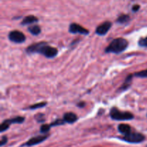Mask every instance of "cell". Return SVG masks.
<instances>
[{"mask_svg":"<svg viewBox=\"0 0 147 147\" xmlns=\"http://www.w3.org/2000/svg\"><path fill=\"white\" fill-rule=\"evenodd\" d=\"M37 22H38V19L37 17L33 15H29L23 19L21 24L22 25H28V24H31L32 23Z\"/></svg>","mask_w":147,"mask_h":147,"instance_id":"8fae6325","label":"cell"},{"mask_svg":"<svg viewBox=\"0 0 147 147\" xmlns=\"http://www.w3.org/2000/svg\"><path fill=\"white\" fill-rule=\"evenodd\" d=\"M47 137H48L47 135H45V136H34V137L30 139V140L25 144H24V146H34V145H37L38 144H40L42 142H44Z\"/></svg>","mask_w":147,"mask_h":147,"instance_id":"ba28073f","label":"cell"},{"mask_svg":"<svg viewBox=\"0 0 147 147\" xmlns=\"http://www.w3.org/2000/svg\"><path fill=\"white\" fill-rule=\"evenodd\" d=\"M9 39L12 42L20 44V43H23L25 42L26 37L22 32L18 31V30H14V31L9 32Z\"/></svg>","mask_w":147,"mask_h":147,"instance_id":"5b68a950","label":"cell"},{"mask_svg":"<svg viewBox=\"0 0 147 147\" xmlns=\"http://www.w3.org/2000/svg\"><path fill=\"white\" fill-rule=\"evenodd\" d=\"M85 106H86V103L83 101L79 102V103L77 104V106L79 108H83V107H85Z\"/></svg>","mask_w":147,"mask_h":147,"instance_id":"d4e9b609","label":"cell"},{"mask_svg":"<svg viewBox=\"0 0 147 147\" xmlns=\"http://www.w3.org/2000/svg\"><path fill=\"white\" fill-rule=\"evenodd\" d=\"M65 123V121L63 119H57V120L55 121L54 122L50 123V126H60V125H63Z\"/></svg>","mask_w":147,"mask_h":147,"instance_id":"d6986e66","label":"cell"},{"mask_svg":"<svg viewBox=\"0 0 147 147\" xmlns=\"http://www.w3.org/2000/svg\"><path fill=\"white\" fill-rule=\"evenodd\" d=\"M35 119H36V120H37L38 122H40H40H43L45 121L44 115L42 114V113L37 115V116H35Z\"/></svg>","mask_w":147,"mask_h":147,"instance_id":"7402d4cb","label":"cell"},{"mask_svg":"<svg viewBox=\"0 0 147 147\" xmlns=\"http://www.w3.org/2000/svg\"><path fill=\"white\" fill-rule=\"evenodd\" d=\"M63 120L65 121V123H73L75 122H76L78 121V116L76 113H65L64 116H63Z\"/></svg>","mask_w":147,"mask_h":147,"instance_id":"9c48e42d","label":"cell"},{"mask_svg":"<svg viewBox=\"0 0 147 147\" xmlns=\"http://www.w3.org/2000/svg\"><path fill=\"white\" fill-rule=\"evenodd\" d=\"M139 8H140V6L138 5V4H136V5H134L133 7H132V11H134V12H136V11H139Z\"/></svg>","mask_w":147,"mask_h":147,"instance_id":"cb8c5ba5","label":"cell"},{"mask_svg":"<svg viewBox=\"0 0 147 147\" xmlns=\"http://www.w3.org/2000/svg\"><path fill=\"white\" fill-rule=\"evenodd\" d=\"M46 105H47V103H46V102H42V103H36V104L32 105V106H29L28 109H30V110H34V109H40V108L44 107Z\"/></svg>","mask_w":147,"mask_h":147,"instance_id":"2e32d148","label":"cell"},{"mask_svg":"<svg viewBox=\"0 0 147 147\" xmlns=\"http://www.w3.org/2000/svg\"><path fill=\"white\" fill-rule=\"evenodd\" d=\"M139 45L141 47H147V37L141 38L139 41Z\"/></svg>","mask_w":147,"mask_h":147,"instance_id":"44dd1931","label":"cell"},{"mask_svg":"<svg viewBox=\"0 0 147 147\" xmlns=\"http://www.w3.org/2000/svg\"><path fill=\"white\" fill-rule=\"evenodd\" d=\"M69 32L72 34H80L83 35H88L89 34V31L81 25L76 23H72L69 27Z\"/></svg>","mask_w":147,"mask_h":147,"instance_id":"8992f818","label":"cell"},{"mask_svg":"<svg viewBox=\"0 0 147 147\" xmlns=\"http://www.w3.org/2000/svg\"><path fill=\"white\" fill-rule=\"evenodd\" d=\"M26 52L28 54L40 53V54L43 55L47 58H53L58 53V51L55 47L48 45L47 43L44 42L32 44L30 47H27Z\"/></svg>","mask_w":147,"mask_h":147,"instance_id":"6da1fadb","label":"cell"},{"mask_svg":"<svg viewBox=\"0 0 147 147\" xmlns=\"http://www.w3.org/2000/svg\"><path fill=\"white\" fill-rule=\"evenodd\" d=\"M129 42L124 38L114 39L105 50L106 53H115L120 54L123 53L128 47Z\"/></svg>","mask_w":147,"mask_h":147,"instance_id":"7a4b0ae2","label":"cell"},{"mask_svg":"<svg viewBox=\"0 0 147 147\" xmlns=\"http://www.w3.org/2000/svg\"><path fill=\"white\" fill-rule=\"evenodd\" d=\"M110 116L113 120L116 121H129L134 118L133 113L127 111H121L116 107H113L111 109Z\"/></svg>","mask_w":147,"mask_h":147,"instance_id":"3957f363","label":"cell"},{"mask_svg":"<svg viewBox=\"0 0 147 147\" xmlns=\"http://www.w3.org/2000/svg\"><path fill=\"white\" fill-rule=\"evenodd\" d=\"M132 78H133V75H129V76L126 77V80H125L124 83H123L121 87L119 89V90H121V91H124V90H126L128 88H129L131 85L132 82Z\"/></svg>","mask_w":147,"mask_h":147,"instance_id":"30bf717a","label":"cell"},{"mask_svg":"<svg viewBox=\"0 0 147 147\" xmlns=\"http://www.w3.org/2000/svg\"><path fill=\"white\" fill-rule=\"evenodd\" d=\"M9 124L8 123H7L5 121H4L1 123V126H0V131L1 132L5 131L6 130H7V129H9Z\"/></svg>","mask_w":147,"mask_h":147,"instance_id":"ffe728a7","label":"cell"},{"mask_svg":"<svg viewBox=\"0 0 147 147\" xmlns=\"http://www.w3.org/2000/svg\"><path fill=\"white\" fill-rule=\"evenodd\" d=\"M7 142V137L6 136H3L2 137H1V142H0V146H4V144H6Z\"/></svg>","mask_w":147,"mask_h":147,"instance_id":"603a6c76","label":"cell"},{"mask_svg":"<svg viewBox=\"0 0 147 147\" xmlns=\"http://www.w3.org/2000/svg\"><path fill=\"white\" fill-rule=\"evenodd\" d=\"M28 31L33 35H38L41 32V28L38 25H32L28 27Z\"/></svg>","mask_w":147,"mask_h":147,"instance_id":"5bb4252c","label":"cell"},{"mask_svg":"<svg viewBox=\"0 0 147 147\" xmlns=\"http://www.w3.org/2000/svg\"><path fill=\"white\" fill-rule=\"evenodd\" d=\"M121 139L128 142V143L138 144L144 142L145 140V136L140 133H131V132L128 134L124 135V136Z\"/></svg>","mask_w":147,"mask_h":147,"instance_id":"277c9868","label":"cell"},{"mask_svg":"<svg viewBox=\"0 0 147 147\" xmlns=\"http://www.w3.org/2000/svg\"><path fill=\"white\" fill-rule=\"evenodd\" d=\"M50 127H51L50 125H48V124L42 125V126L40 127V132H41L42 134H47V132L50 131Z\"/></svg>","mask_w":147,"mask_h":147,"instance_id":"ac0fdd59","label":"cell"},{"mask_svg":"<svg viewBox=\"0 0 147 147\" xmlns=\"http://www.w3.org/2000/svg\"><path fill=\"white\" fill-rule=\"evenodd\" d=\"M7 123L9 124H12V123H22L24 121V117L22 116H17V117L12 118V119H8V120H5Z\"/></svg>","mask_w":147,"mask_h":147,"instance_id":"4fadbf2b","label":"cell"},{"mask_svg":"<svg viewBox=\"0 0 147 147\" xmlns=\"http://www.w3.org/2000/svg\"><path fill=\"white\" fill-rule=\"evenodd\" d=\"M131 126L128 124H125V123H121L119 124L118 126V130L121 134L123 135H126L128 134L131 133Z\"/></svg>","mask_w":147,"mask_h":147,"instance_id":"7c38bea8","label":"cell"},{"mask_svg":"<svg viewBox=\"0 0 147 147\" xmlns=\"http://www.w3.org/2000/svg\"><path fill=\"white\" fill-rule=\"evenodd\" d=\"M112 26V23L111 22L106 21L105 22L102 23L99 26H98L96 30V33L100 36H103L107 34L108 32L111 29Z\"/></svg>","mask_w":147,"mask_h":147,"instance_id":"52a82bcc","label":"cell"},{"mask_svg":"<svg viewBox=\"0 0 147 147\" xmlns=\"http://www.w3.org/2000/svg\"><path fill=\"white\" fill-rule=\"evenodd\" d=\"M129 21H130V17L129 15H126V14H121L118 17L117 20H116L117 23L121 24H126Z\"/></svg>","mask_w":147,"mask_h":147,"instance_id":"9a60e30c","label":"cell"},{"mask_svg":"<svg viewBox=\"0 0 147 147\" xmlns=\"http://www.w3.org/2000/svg\"><path fill=\"white\" fill-rule=\"evenodd\" d=\"M134 76L135 77L142 78H147V69L146 70L137 72V73H134Z\"/></svg>","mask_w":147,"mask_h":147,"instance_id":"e0dca14e","label":"cell"}]
</instances>
